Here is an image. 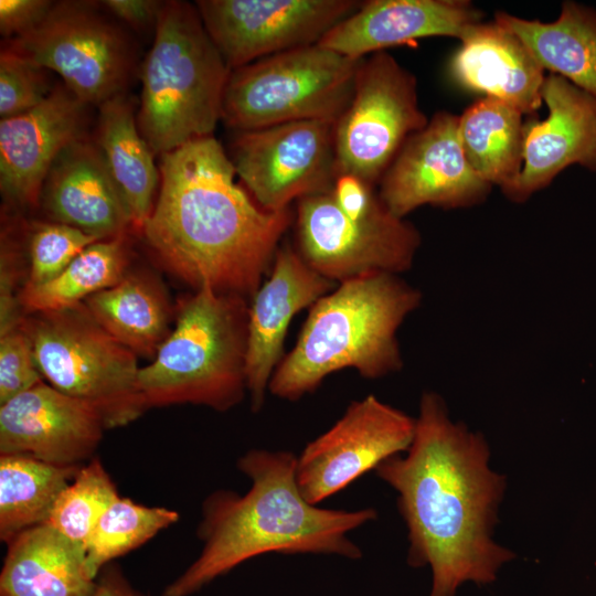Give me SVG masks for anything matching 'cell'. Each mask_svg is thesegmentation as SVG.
I'll return each mask as SVG.
<instances>
[{
    "instance_id": "1",
    "label": "cell",
    "mask_w": 596,
    "mask_h": 596,
    "mask_svg": "<svg viewBox=\"0 0 596 596\" xmlns=\"http://www.w3.org/2000/svg\"><path fill=\"white\" fill-rule=\"evenodd\" d=\"M405 453L375 472L397 492L408 565L432 570L429 596H455L466 582H494L514 553L492 540L505 478L490 469L483 435L453 422L443 397L427 391Z\"/></svg>"
},
{
    "instance_id": "2",
    "label": "cell",
    "mask_w": 596,
    "mask_h": 596,
    "mask_svg": "<svg viewBox=\"0 0 596 596\" xmlns=\"http://www.w3.org/2000/svg\"><path fill=\"white\" fill-rule=\"evenodd\" d=\"M160 185L141 228L161 265L191 286L253 297L292 224L290 209H263L235 181L213 136L160 155Z\"/></svg>"
},
{
    "instance_id": "3",
    "label": "cell",
    "mask_w": 596,
    "mask_h": 596,
    "mask_svg": "<svg viewBox=\"0 0 596 596\" xmlns=\"http://www.w3.org/2000/svg\"><path fill=\"white\" fill-rule=\"evenodd\" d=\"M296 459L290 451L267 449H251L238 459L237 468L251 480L248 491L219 490L205 499L198 529L203 549L162 596H190L267 553L362 556L349 533L374 521L376 510L324 509L308 502L297 485Z\"/></svg>"
},
{
    "instance_id": "4",
    "label": "cell",
    "mask_w": 596,
    "mask_h": 596,
    "mask_svg": "<svg viewBox=\"0 0 596 596\" xmlns=\"http://www.w3.org/2000/svg\"><path fill=\"white\" fill-rule=\"evenodd\" d=\"M422 292L398 275L377 273L338 284L315 302L268 391L286 401L315 392L338 371L375 380L400 371L396 332L421 306Z\"/></svg>"
},
{
    "instance_id": "5",
    "label": "cell",
    "mask_w": 596,
    "mask_h": 596,
    "mask_svg": "<svg viewBox=\"0 0 596 596\" xmlns=\"http://www.w3.org/2000/svg\"><path fill=\"white\" fill-rule=\"evenodd\" d=\"M247 298L204 287L179 301L175 326L140 368L148 408L193 404L226 412L247 393Z\"/></svg>"
},
{
    "instance_id": "6",
    "label": "cell",
    "mask_w": 596,
    "mask_h": 596,
    "mask_svg": "<svg viewBox=\"0 0 596 596\" xmlns=\"http://www.w3.org/2000/svg\"><path fill=\"white\" fill-rule=\"evenodd\" d=\"M231 73L196 6L166 1L140 73V134L156 155L213 136Z\"/></svg>"
},
{
    "instance_id": "7",
    "label": "cell",
    "mask_w": 596,
    "mask_h": 596,
    "mask_svg": "<svg viewBox=\"0 0 596 596\" xmlns=\"http://www.w3.org/2000/svg\"><path fill=\"white\" fill-rule=\"evenodd\" d=\"M34 315L23 323L51 386L91 406L106 429L128 425L146 412L137 354L104 330L84 304Z\"/></svg>"
},
{
    "instance_id": "8",
    "label": "cell",
    "mask_w": 596,
    "mask_h": 596,
    "mask_svg": "<svg viewBox=\"0 0 596 596\" xmlns=\"http://www.w3.org/2000/svg\"><path fill=\"white\" fill-rule=\"evenodd\" d=\"M361 60L312 44L232 70L221 120L238 132L300 120L336 123L352 99Z\"/></svg>"
},
{
    "instance_id": "9",
    "label": "cell",
    "mask_w": 596,
    "mask_h": 596,
    "mask_svg": "<svg viewBox=\"0 0 596 596\" xmlns=\"http://www.w3.org/2000/svg\"><path fill=\"white\" fill-rule=\"evenodd\" d=\"M428 124L416 78L387 52L361 60L352 99L334 123L336 174L380 183L406 140Z\"/></svg>"
},
{
    "instance_id": "10",
    "label": "cell",
    "mask_w": 596,
    "mask_h": 596,
    "mask_svg": "<svg viewBox=\"0 0 596 596\" xmlns=\"http://www.w3.org/2000/svg\"><path fill=\"white\" fill-rule=\"evenodd\" d=\"M295 248L324 278L341 284L359 277L408 270L421 245V234L395 216L381 201L369 214L351 217L331 193L297 201Z\"/></svg>"
},
{
    "instance_id": "11",
    "label": "cell",
    "mask_w": 596,
    "mask_h": 596,
    "mask_svg": "<svg viewBox=\"0 0 596 596\" xmlns=\"http://www.w3.org/2000/svg\"><path fill=\"white\" fill-rule=\"evenodd\" d=\"M6 43L60 75L89 106L126 93L135 65L126 34L87 1L54 2L38 26Z\"/></svg>"
},
{
    "instance_id": "12",
    "label": "cell",
    "mask_w": 596,
    "mask_h": 596,
    "mask_svg": "<svg viewBox=\"0 0 596 596\" xmlns=\"http://www.w3.org/2000/svg\"><path fill=\"white\" fill-rule=\"evenodd\" d=\"M334 123L300 120L240 131L228 155L236 175L265 210L330 193L337 174Z\"/></svg>"
},
{
    "instance_id": "13",
    "label": "cell",
    "mask_w": 596,
    "mask_h": 596,
    "mask_svg": "<svg viewBox=\"0 0 596 596\" xmlns=\"http://www.w3.org/2000/svg\"><path fill=\"white\" fill-rule=\"evenodd\" d=\"M416 418L374 395L349 404L343 415L296 459L304 498L318 505L384 460L406 451Z\"/></svg>"
},
{
    "instance_id": "14",
    "label": "cell",
    "mask_w": 596,
    "mask_h": 596,
    "mask_svg": "<svg viewBox=\"0 0 596 596\" xmlns=\"http://www.w3.org/2000/svg\"><path fill=\"white\" fill-rule=\"evenodd\" d=\"M358 0H200L203 24L232 70L318 44L355 12Z\"/></svg>"
},
{
    "instance_id": "15",
    "label": "cell",
    "mask_w": 596,
    "mask_h": 596,
    "mask_svg": "<svg viewBox=\"0 0 596 596\" xmlns=\"http://www.w3.org/2000/svg\"><path fill=\"white\" fill-rule=\"evenodd\" d=\"M457 125L458 116L438 111L406 140L379 183V196L395 216L426 204L450 210L487 199L492 185L469 166Z\"/></svg>"
},
{
    "instance_id": "16",
    "label": "cell",
    "mask_w": 596,
    "mask_h": 596,
    "mask_svg": "<svg viewBox=\"0 0 596 596\" xmlns=\"http://www.w3.org/2000/svg\"><path fill=\"white\" fill-rule=\"evenodd\" d=\"M89 105L64 84L34 108L0 121V189L14 207L39 206L44 179L57 156L86 137Z\"/></svg>"
},
{
    "instance_id": "17",
    "label": "cell",
    "mask_w": 596,
    "mask_h": 596,
    "mask_svg": "<svg viewBox=\"0 0 596 596\" xmlns=\"http://www.w3.org/2000/svg\"><path fill=\"white\" fill-rule=\"evenodd\" d=\"M541 94L549 116L524 123L522 170L501 190L513 202H524L568 166L596 171V97L554 73Z\"/></svg>"
},
{
    "instance_id": "18",
    "label": "cell",
    "mask_w": 596,
    "mask_h": 596,
    "mask_svg": "<svg viewBox=\"0 0 596 596\" xmlns=\"http://www.w3.org/2000/svg\"><path fill=\"white\" fill-rule=\"evenodd\" d=\"M337 284L312 269L295 246L276 252L268 278L252 297L248 308L246 383L251 409L259 412L270 379L284 359V343L292 318L310 308Z\"/></svg>"
},
{
    "instance_id": "19",
    "label": "cell",
    "mask_w": 596,
    "mask_h": 596,
    "mask_svg": "<svg viewBox=\"0 0 596 596\" xmlns=\"http://www.w3.org/2000/svg\"><path fill=\"white\" fill-rule=\"evenodd\" d=\"M105 426L87 404L39 383L0 405V454L63 466L92 457Z\"/></svg>"
},
{
    "instance_id": "20",
    "label": "cell",
    "mask_w": 596,
    "mask_h": 596,
    "mask_svg": "<svg viewBox=\"0 0 596 596\" xmlns=\"http://www.w3.org/2000/svg\"><path fill=\"white\" fill-rule=\"evenodd\" d=\"M466 0H369L333 26L319 45L353 60L427 36L459 40L482 22Z\"/></svg>"
},
{
    "instance_id": "21",
    "label": "cell",
    "mask_w": 596,
    "mask_h": 596,
    "mask_svg": "<svg viewBox=\"0 0 596 596\" xmlns=\"http://www.w3.org/2000/svg\"><path fill=\"white\" fill-rule=\"evenodd\" d=\"M39 205L52 222L76 227L98 240L125 236L132 221L95 141L67 146L51 166Z\"/></svg>"
},
{
    "instance_id": "22",
    "label": "cell",
    "mask_w": 596,
    "mask_h": 596,
    "mask_svg": "<svg viewBox=\"0 0 596 596\" xmlns=\"http://www.w3.org/2000/svg\"><path fill=\"white\" fill-rule=\"evenodd\" d=\"M460 41L449 65L457 83L498 98L522 115L540 108L545 70L518 35L496 21L480 22Z\"/></svg>"
},
{
    "instance_id": "23",
    "label": "cell",
    "mask_w": 596,
    "mask_h": 596,
    "mask_svg": "<svg viewBox=\"0 0 596 596\" xmlns=\"http://www.w3.org/2000/svg\"><path fill=\"white\" fill-rule=\"evenodd\" d=\"M0 596H92L96 586L85 552L47 524L26 529L9 543Z\"/></svg>"
},
{
    "instance_id": "24",
    "label": "cell",
    "mask_w": 596,
    "mask_h": 596,
    "mask_svg": "<svg viewBox=\"0 0 596 596\" xmlns=\"http://www.w3.org/2000/svg\"><path fill=\"white\" fill-rule=\"evenodd\" d=\"M98 108L95 143L127 204L132 227L140 232L153 210L160 185L155 153L139 131L134 104L126 93Z\"/></svg>"
},
{
    "instance_id": "25",
    "label": "cell",
    "mask_w": 596,
    "mask_h": 596,
    "mask_svg": "<svg viewBox=\"0 0 596 596\" xmlns=\"http://www.w3.org/2000/svg\"><path fill=\"white\" fill-rule=\"evenodd\" d=\"M494 21L518 35L544 70L596 97V11L566 1L553 22L505 12L496 13Z\"/></svg>"
},
{
    "instance_id": "26",
    "label": "cell",
    "mask_w": 596,
    "mask_h": 596,
    "mask_svg": "<svg viewBox=\"0 0 596 596\" xmlns=\"http://www.w3.org/2000/svg\"><path fill=\"white\" fill-rule=\"evenodd\" d=\"M83 304L104 330L137 355L155 358L171 332L164 290L142 273H127L119 283Z\"/></svg>"
},
{
    "instance_id": "27",
    "label": "cell",
    "mask_w": 596,
    "mask_h": 596,
    "mask_svg": "<svg viewBox=\"0 0 596 596\" xmlns=\"http://www.w3.org/2000/svg\"><path fill=\"white\" fill-rule=\"evenodd\" d=\"M522 113L490 96L477 99L459 117L457 134L475 173L502 189L510 185L523 166Z\"/></svg>"
},
{
    "instance_id": "28",
    "label": "cell",
    "mask_w": 596,
    "mask_h": 596,
    "mask_svg": "<svg viewBox=\"0 0 596 596\" xmlns=\"http://www.w3.org/2000/svg\"><path fill=\"white\" fill-rule=\"evenodd\" d=\"M79 466L45 462L26 455L0 456V539L44 524Z\"/></svg>"
},
{
    "instance_id": "29",
    "label": "cell",
    "mask_w": 596,
    "mask_h": 596,
    "mask_svg": "<svg viewBox=\"0 0 596 596\" xmlns=\"http://www.w3.org/2000/svg\"><path fill=\"white\" fill-rule=\"evenodd\" d=\"M127 267L125 236L97 241L53 279L38 286L24 285L18 296L19 306L30 313L76 307L119 283L127 275Z\"/></svg>"
},
{
    "instance_id": "30",
    "label": "cell",
    "mask_w": 596,
    "mask_h": 596,
    "mask_svg": "<svg viewBox=\"0 0 596 596\" xmlns=\"http://www.w3.org/2000/svg\"><path fill=\"white\" fill-rule=\"evenodd\" d=\"M178 519L173 510L118 497L102 514L84 545L89 575L96 579L109 562L139 547Z\"/></svg>"
},
{
    "instance_id": "31",
    "label": "cell",
    "mask_w": 596,
    "mask_h": 596,
    "mask_svg": "<svg viewBox=\"0 0 596 596\" xmlns=\"http://www.w3.org/2000/svg\"><path fill=\"white\" fill-rule=\"evenodd\" d=\"M119 497L115 483L98 459L81 466L61 492L44 524L84 545L106 509Z\"/></svg>"
},
{
    "instance_id": "32",
    "label": "cell",
    "mask_w": 596,
    "mask_h": 596,
    "mask_svg": "<svg viewBox=\"0 0 596 596\" xmlns=\"http://www.w3.org/2000/svg\"><path fill=\"white\" fill-rule=\"evenodd\" d=\"M97 241L100 240L63 223H35L29 237L30 270L25 285L38 286L53 279Z\"/></svg>"
},
{
    "instance_id": "33",
    "label": "cell",
    "mask_w": 596,
    "mask_h": 596,
    "mask_svg": "<svg viewBox=\"0 0 596 596\" xmlns=\"http://www.w3.org/2000/svg\"><path fill=\"white\" fill-rule=\"evenodd\" d=\"M49 70L4 43L0 52V116L8 118L41 104L53 91Z\"/></svg>"
},
{
    "instance_id": "34",
    "label": "cell",
    "mask_w": 596,
    "mask_h": 596,
    "mask_svg": "<svg viewBox=\"0 0 596 596\" xmlns=\"http://www.w3.org/2000/svg\"><path fill=\"white\" fill-rule=\"evenodd\" d=\"M23 320L0 333V405L43 382Z\"/></svg>"
},
{
    "instance_id": "35",
    "label": "cell",
    "mask_w": 596,
    "mask_h": 596,
    "mask_svg": "<svg viewBox=\"0 0 596 596\" xmlns=\"http://www.w3.org/2000/svg\"><path fill=\"white\" fill-rule=\"evenodd\" d=\"M54 4L47 0H0V32L14 39L22 36L46 17Z\"/></svg>"
},
{
    "instance_id": "36",
    "label": "cell",
    "mask_w": 596,
    "mask_h": 596,
    "mask_svg": "<svg viewBox=\"0 0 596 596\" xmlns=\"http://www.w3.org/2000/svg\"><path fill=\"white\" fill-rule=\"evenodd\" d=\"M330 193L341 211L351 217L369 214L381 202L374 187L353 174L338 175Z\"/></svg>"
},
{
    "instance_id": "37",
    "label": "cell",
    "mask_w": 596,
    "mask_h": 596,
    "mask_svg": "<svg viewBox=\"0 0 596 596\" xmlns=\"http://www.w3.org/2000/svg\"><path fill=\"white\" fill-rule=\"evenodd\" d=\"M166 1L158 0H106L100 4L119 20L136 30L156 29Z\"/></svg>"
},
{
    "instance_id": "38",
    "label": "cell",
    "mask_w": 596,
    "mask_h": 596,
    "mask_svg": "<svg viewBox=\"0 0 596 596\" xmlns=\"http://www.w3.org/2000/svg\"><path fill=\"white\" fill-rule=\"evenodd\" d=\"M92 596H149L128 582L120 568L107 564L96 577V586Z\"/></svg>"
}]
</instances>
